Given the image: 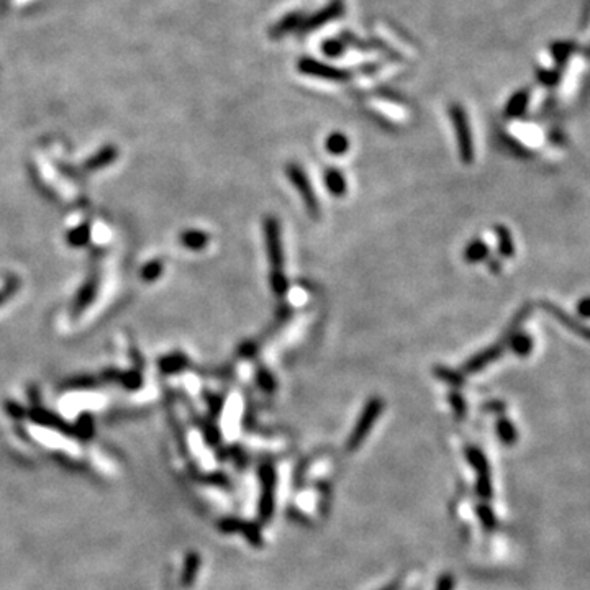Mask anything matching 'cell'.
Returning a JSON list of instances; mask_svg holds the SVG:
<instances>
[{
  "mask_svg": "<svg viewBox=\"0 0 590 590\" xmlns=\"http://www.w3.org/2000/svg\"><path fill=\"white\" fill-rule=\"evenodd\" d=\"M384 412V400L379 397H372L365 402L363 412H361L359 418H357L355 428H352L350 438H348L346 448L348 451H357L361 448V444L364 443V439L368 438L371 433L372 426L376 425L379 415Z\"/></svg>",
  "mask_w": 590,
  "mask_h": 590,
  "instance_id": "cell-1",
  "label": "cell"
},
{
  "mask_svg": "<svg viewBox=\"0 0 590 590\" xmlns=\"http://www.w3.org/2000/svg\"><path fill=\"white\" fill-rule=\"evenodd\" d=\"M257 477H259L261 484V493H259V502H257V517H259L261 523H268L272 518L274 509H276V496H274V490H276V469L271 463H263L257 467Z\"/></svg>",
  "mask_w": 590,
  "mask_h": 590,
  "instance_id": "cell-2",
  "label": "cell"
},
{
  "mask_svg": "<svg viewBox=\"0 0 590 590\" xmlns=\"http://www.w3.org/2000/svg\"><path fill=\"white\" fill-rule=\"evenodd\" d=\"M450 117L452 130H454L456 135V141H458V153L461 161H463L464 164H472L476 151H474V140L466 112H464L459 103H452L450 107Z\"/></svg>",
  "mask_w": 590,
  "mask_h": 590,
  "instance_id": "cell-3",
  "label": "cell"
},
{
  "mask_svg": "<svg viewBox=\"0 0 590 590\" xmlns=\"http://www.w3.org/2000/svg\"><path fill=\"white\" fill-rule=\"evenodd\" d=\"M264 236H266V251H268L271 274L269 276H282L284 274V251H282L281 225L274 217L264 220Z\"/></svg>",
  "mask_w": 590,
  "mask_h": 590,
  "instance_id": "cell-4",
  "label": "cell"
},
{
  "mask_svg": "<svg viewBox=\"0 0 590 590\" xmlns=\"http://www.w3.org/2000/svg\"><path fill=\"white\" fill-rule=\"evenodd\" d=\"M285 176H287L289 181L292 182L295 190L300 194L302 201L307 207V211H309V214L313 218L318 217L320 215L318 197H317V194H315L313 187H311V184H310V179L305 174V171H303L300 166L292 163V164L285 166Z\"/></svg>",
  "mask_w": 590,
  "mask_h": 590,
  "instance_id": "cell-5",
  "label": "cell"
},
{
  "mask_svg": "<svg viewBox=\"0 0 590 590\" xmlns=\"http://www.w3.org/2000/svg\"><path fill=\"white\" fill-rule=\"evenodd\" d=\"M466 459L477 472V487H476L477 493H479L482 498H489L492 496V484H490V471H489L487 458H485V454L479 450V448L469 446L466 448Z\"/></svg>",
  "mask_w": 590,
  "mask_h": 590,
  "instance_id": "cell-6",
  "label": "cell"
},
{
  "mask_svg": "<svg viewBox=\"0 0 590 590\" xmlns=\"http://www.w3.org/2000/svg\"><path fill=\"white\" fill-rule=\"evenodd\" d=\"M539 305H541V309L544 311H546V313H550L552 318L558 320L561 325H564V328H567L569 331H572V333L579 335L580 338H584V339H587V342H590V328L587 325H584L582 322H579V320H577V318L571 317V315H569L567 311H564L563 309H559V307L554 305V303H551V302H548V300H543L541 303H539Z\"/></svg>",
  "mask_w": 590,
  "mask_h": 590,
  "instance_id": "cell-7",
  "label": "cell"
},
{
  "mask_svg": "<svg viewBox=\"0 0 590 590\" xmlns=\"http://www.w3.org/2000/svg\"><path fill=\"white\" fill-rule=\"evenodd\" d=\"M298 69H300L303 74H309V76L322 77V79H328V81H338L339 82V81H348V79H350V73H348V70L331 68V66H325L318 61L309 60V57H305V60H302L300 62H298Z\"/></svg>",
  "mask_w": 590,
  "mask_h": 590,
  "instance_id": "cell-8",
  "label": "cell"
},
{
  "mask_svg": "<svg viewBox=\"0 0 590 590\" xmlns=\"http://www.w3.org/2000/svg\"><path fill=\"white\" fill-rule=\"evenodd\" d=\"M505 351V344L504 343H497L493 344V346L487 348V350L477 352L476 356L471 357V359L466 361V364H464L463 371L467 374H476L482 371L484 368H487L490 363H493V361H497L498 357L504 355Z\"/></svg>",
  "mask_w": 590,
  "mask_h": 590,
  "instance_id": "cell-9",
  "label": "cell"
},
{
  "mask_svg": "<svg viewBox=\"0 0 590 590\" xmlns=\"http://www.w3.org/2000/svg\"><path fill=\"white\" fill-rule=\"evenodd\" d=\"M343 8H344L343 0H333L330 5L323 8V10H320L318 14H315L313 16H310V18H307L305 22H303V30H313V28H318L322 27V25L331 22V20L338 18V16L343 14Z\"/></svg>",
  "mask_w": 590,
  "mask_h": 590,
  "instance_id": "cell-10",
  "label": "cell"
},
{
  "mask_svg": "<svg viewBox=\"0 0 590 590\" xmlns=\"http://www.w3.org/2000/svg\"><path fill=\"white\" fill-rule=\"evenodd\" d=\"M323 182H325L328 192L335 195V197H343V195L346 194L348 182H346V177H344V174L339 171V169L328 168L325 174H323Z\"/></svg>",
  "mask_w": 590,
  "mask_h": 590,
  "instance_id": "cell-11",
  "label": "cell"
},
{
  "mask_svg": "<svg viewBox=\"0 0 590 590\" xmlns=\"http://www.w3.org/2000/svg\"><path fill=\"white\" fill-rule=\"evenodd\" d=\"M489 257V244L484 240H472L464 249V259L471 264H479Z\"/></svg>",
  "mask_w": 590,
  "mask_h": 590,
  "instance_id": "cell-12",
  "label": "cell"
},
{
  "mask_svg": "<svg viewBox=\"0 0 590 590\" xmlns=\"http://www.w3.org/2000/svg\"><path fill=\"white\" fill-rule=\"evenodd\" d=\"M496 236H497V248L498 255L502 257H513L515 256V241L513 236L510 233V230L504 225L496 227Z\"/></svg>",
  "mask_w": 590,
  "mask_h": 590,
  "instance_id": "cell-13",
  "label": "cell"
},
{
  "mask_svg": "<svg viewBox=\"0 0 590 590\" xmlns=\"http://www.w3.org/2000/svg\"><path fill=\"white\" fill-rule=\"evenodd\" d=\"M509 344L510 350L520 357L530 356V352L533 351V338L528 333H522V331H517L510 336Z\"/></svg>",
  "mask_w": 590,
  "mask_h": 590,
  "instance_id": "cell-14",
  "label": "cell"
},
{
  "mask_svg": "<svg viewBox=\"0 0 590 590\" xmlns=\"http://www.w3.org/2000/svg\"><path fill=\"white\" fill-rule=\"evenodd\" d=\"M325 148L330 155L342 156L350 149V140H348V136L343 135V133H331L325 141Z\"/></svg>",
  "mask_w": 590,
  "mask_h": 590,
  "instance_id": "cell-15",
  "label": "cell"
},
{
  "mask_svg": "<svg viewBox=\"0 0 590 590\" xmlns=\"http://www.w3.org/2000/svg\"><path fill=\"white\" fill-rule=\"evenodd\" d=\"M36 438H38L40 441H43L44 444H48L49 448H60V450H64L68 452H76V448H74V444H70L68 439L61 438V436L51 433V431L38 430V433H36Z\"/></svg>",
  "mask_w": 590,
  "mask_h": 590,
  "instance_id": "cell-16",
  "label": "cell"
},
{
  "mask_svg": "<svg viewBox=\"0 0 590 590\" xmlns=\"http://www.w3.org/2000/svg\"><path fill=\"white\" fill-rule=\"evenodd\" d=\"M241 533L244 535V538H246V541L251 544V546L261 548L264 544L263 530H261V526L257 525V523L243 522V526H241Z\"/></svg>",
  "mask_w": 590,
  "mask_h": 590,
  "instance_id": "cell-17",
  "label": "cell"
},
{
  "mask_svg": "<svg viewBox=\"0 0 590 590\" xmlns=\"http://www.w3.org/2000/svg\"><path fill=\"white\" fill-rule=\"evenodd\" d=\"M497 435L505 444H513L518 438L517 428H515V425L510 422V420H506L504 417L498 418L497 422Z\"/></svg>",
  "mask_w": 590,
  "mask_h": 590,
  "instance_id": "cell-18",
  "label": "cell"
},
{
  "mask_svg": "<svg viewBox=\"0 0 590 590\" xmlns=\"http://www.w3.org/2000/svg\"><path fill=\"white\" fill-rule=\"evenodd\" d=\"M526 103H528V94L526 92H518L510 99L509 105H506V117L517 118L520 117L523 112L526 110Z\"/></svg>",
  "mask_w": 590,
  "mask_h": 590,
  "instance_id": "cell-19",
  "label": "cell"
},
{
  "mask_svg": "<svg viewBox=\"0 0 590 590\" xmlns=\"http://www.w3.org/2000/svg\"><path fill=\"white\" fill-rule=\"evenodd\" d=\"M435 374H436V377H438V379H441L443 382H448V384L452 385V387H463L464 385L463 374H461L459 371H454V369L438 365V368L435 369Z\"/></svg>",
  "mask_w": 590,
  "mask_h": 590,
  "instance_id": "cell-20",
  "label": "cell"
},
{
  "mask_svg": "<svg viewBox=\"0 0 590 590\" xmlns=\"http://www.w3.org/2000/svg\"><path fill=\"white\" fill-rule=\"evenodd\" d=\"M300 15L298 14H294V15H287L285 16L284 20H282L281 23H277L276 27L272 28L271 30V35L272 36H282V35H285V33L287 31H290V30H294L295 27H302V22H300Z\"/></svg>",
  "mask_w": 590,
  "mask_h": 590,
  "instance_id": "cell-21",
  "label": "cell"
},
{
  "mask_svg": "<svg viewBox=\"0 0 590 590\" xmlns=\"http://www.w3.org/2000/svg\"><path fill=\"white\" fill-rule=\"evenodd\" d=\"M182 243L190 249H202L209 243V236L202 233V231H187V233L182 235Z\"/></svg>",
  "mask_w": 590,
  "mask_h": 590,
  "instance_id": "cell-22",
  "label": "cell"
},
{
  "mask_svg": "<svg viewBox=\"0 0 590 590\" xmlns=\"http://www.w3.org/2000/svg\"><path fill=\"white\" fill-rule=\"evenodd\" d=\"M256 381H257V385H259V387L268 394H272L277 387V382L272 377V374L269 371H266V369H259V371H257Z\"/></svg>",
  "mask_w": 590,
  "mask_h": 590,
  "instance_id": "cell-23",
  "label": "cell"
},
{
  "mask_svg": "<svg viewBox=\"0 0 590 590\" xmlns=\"http://www.w3.org/2000/svg\"><path fill=\"white\" fill-rule=\"evenodd\" d=\"M476 510H477V517H479L482 526H484L485 530L490 531L496 528V515H493L492 509H490L489 505H479Z\"/></svg>",
  "mask_w": 590,
  "mask_h": 590,
  "instance_id": "cell-24",
  "label": "cell"
},
{
  "mask_svg": "<svg viewBox=\"0 0 590 590\" xmlns=\"http://www.w3.org/2000/svg\"><path fill=\"white\" fill-rule=\"evenodd\" d=\"M269 284H271L274 295H277V297H284L289 292V281L285 274H282V276H269Z\"/></svg>",
  "mask_w": 590,
  "mask_h": 590,
  "instance_id": "cell-25",
  "label": "cell"
},
{
  "mask_svg": "<svg viewBox=\"0 0 590 590\" xmlns=\"http://www.w3.org/2000/svg\"><path fill=\"white\" fill-rule=\"evenodd\" d=\"M448 400H450V404L452 407V412L458 418H463L464 415H466V400H464L463 396L458 392H451L450 397H448Z\"/></svg>",
  "mask_w": 590,
  "mask_h": 590,
  "instance_id": "cell-26",
  "label": "cell"
},
{
  "mask_svg": "<svg viewBox=\"0 0 590 590\" xmlns=\"http://www.w3.org/2000/svg\"><path fill=\"white\" fill-rule=\"evenodd\" d=\"M241 526H243V522L238 520V518H227V520L220 523V528H222V531H225V533H236V531H241Z\"/></svg>",
  "mask_w": 590,
  "mask_h": 590,
  "instance_id": "cell-27",
  "label": "cell"
},
{
  "mask_svg": "<svg viewBox=\"0 0 590 590\" xmlns=\"http://www.w3.org/2000/svg\"><path fill=\"white\" fill-rule=\"evenodd\" d=\"M436 590H454V577L450 572L441 574V577L436 582Z\"/></svg>",
  "mask_w": 590,
  "mask_h": 590,
  "instance_id": "cell-28",
  "label": "cell"
},
{
  "mask_svg": "<svg viewBox=\"0 0 590 590\" xmlns=\"http://www.w3.org/2000/svg\"><path fill=\"white\" fill-rule=\"evenodd\" d=\"M576 311L580 318L590 320V297H584L577 302Z\"/></svg>",
  "mask_w": 590,
  "mask_h": 590,
  "instance_id": "cell-29",
  "label": "cell"
},
{
  "mask_svg": "<svg viewBox=\"0 0 590 590\" xmlns=\"http://www.w3.org/2000/svg\"><path fill=\"white\" fill-rule=\"evenodd\" d=\"M323 51H325L326 55H330V56H336V55H339V53L343 51V44H342V41H335V40L328 41V43L323 44Z\"/></svg>",
  "mask_w": 590,
  "mask_h": 590,
  "instance_id": "cell-30",
  "label": "cell"
},
{
  "mask_svg": "<svg viewBox=\"0 0 590 590\" xmlns=\"http://www.w3.org/2000/svg\"><path fill=\"white\" fill-rule=\"evenodd\" d=\"M187 564H189V566H187V571H185V580L187 582H190V580L194 579L195 571L198 569V558L197 556H190L189 561H187Z\"/></svg>",
  "mask_w": 590,
  "mask_h": 590,
  "instance_id": "cell-31",
  "label": "cell"
},
{
  "mask_svg": "<svg viewBox=\"0 0 590 590\" xmlns=\"http://www.w3.org/2000/svg\"><path fill=\"white\" fill-rule=\"evenodd\" d=\"M381 590H400V582H390Z\"/></svg>",
  "mask_w": 590,
  "mask_h": 590,
  "instance_id": "cell-32",
  "label": "cell"
}]
</instances>
